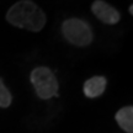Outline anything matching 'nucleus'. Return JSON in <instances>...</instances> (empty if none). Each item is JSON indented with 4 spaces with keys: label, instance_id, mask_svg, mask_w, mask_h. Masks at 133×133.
<instances>
[{
    "label": "nucleus",
    "instance_id": "obj_1",
    "mask_svg": "<svg viewBox=\"0 0 133 133\" xmlns=\"http://www.w3.org/2000/svg\"><path fill=\"white\" fill-rule=\"evenodd\" d=\"M8 22L20 29L38 32L46 25V15L31 0H20L15 3L6 14Z\"/></svg>",
    "mask_w": 133,
    "mask_h": 133
},
{
    "label": "nucleus",
    "instance_id": "obj_4",
    "mask_svg": "<svg viewBox=\"0 0 133 133\" xmlns=\"http://www.w3.org/2000/svg\"><path fill=\"white\" fill-rule=\"evenodd\" d=\"M91 10L99 20L109 25H115L119 21V12L114 6L105 3L102 0H95L91 5Z\"/></svg>",
    "mask_w": 133,
    "mask_h": 133
},
{
    "label": "nucleus",
    "instance_id": "obj_5",
    "mask_svg": "<svg viewBox=\"0 0 133 133\" xmlns=\"http://www.w3.org/2000/svg\"><path fill=\"white\" fill-rule=\"evenodd\" d=\"M106 89V79L104 76H92L88 79L84 84V94L86 97H97Z\"/></svg>",
    "mask_w": 133,
    "mask_h": 133
},
{
    "label": "nucleus",
    "instance_id": "obj_7",
    "mask_svg": "<svg viewBox=\"0 0 133 133\" xmlns=\"http://www.w3.org/2000/svg\"><path fill=\"white\" fill-rule=\"evenodd\" d=\"M11 104V94L0 79V107H8Z\"/></svg>",
    "mask_w": 133,
    "mask_h": 133
},
{
    "label": "nucleus",
    "instance_id": "obj_6",
    "mask_svg": "<svg viewBox=\"0 0 133 133\" xmlns=\"http://www.w3.org/2000/svg\"><path fill=\"white\" fill-rule=\"evenodd\" d=\"M116 121L119 124V127L124 129L126 132H133V107L132 106H126L121 109L116 114Z\"/></svg>",
    "mask_w": 133,
    "mask_h": 133
},
{
    "label": "nucleus",
    "instance_id": "obj_2",
    "mask_svg": "<svg viewBox=\"0 0 133 133\" xmlns=\"http://www.w3.org/2000/svg\"><path fill=\"white\" fill-rule=\"evenodd\" d=\"M31 83L39 99L47 100L58 94V81L51 69L38 66L31 73Z\"/></svg>",
    "mask_w": 133,
    "mask_h": 133
},
{
    "label": "nucleus",
    "instance_id": "obj_3",
    "mask_svg": "<svg viewBox=\"0 0 133 133\" xmlns=\"http://www.w3.org/2000/svg\"><path fill=\"white\" fill-rule=\"evenodd\" d=\"M62 33L68 42L79 47L88 46L92 41L90 26L79 19L65 20L62 25Z\"/></svg>",
    "mask_w": 133,
    "mask_h": 133
},
{
    "label": "nucleus",
    "instance_id": "obj_8",
    "mask_svg": "<svg viewBox=\"0 0 133 133\" xmlns=\"http://www.w3.org/2000/svg\"><path fill=\"white\" fill-rule=\"evenodd\" d=\"M129 14H131V15L133 14V6H132V5L129 6Z\"/></svg>",
    "mask_w": 133,
    "mask_h": 133
}]
</instances>
